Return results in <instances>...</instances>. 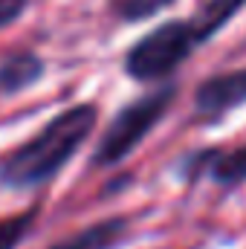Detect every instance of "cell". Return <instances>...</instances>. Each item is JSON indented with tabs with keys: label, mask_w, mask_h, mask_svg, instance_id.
<instances>
[{
	"label": "cell",
	"mask_w": 246,
	"mask_h": 249,
	"mask_svg": "<svg viewBox=\"0 0 246 249\" xmlns=\"http://www.w3.org/2000/svg\"><path fill=\"white\" fill-rule=\"evenodd\" d=\"M174 96H177V87L165 84L154 93H145V96L127 102L105 127V133L90 157V168H113V165L124 162L148 139V133L157 127V122L168 113Z\"/></svg>",
	"instance_id": "cell-2"
},
{
	"label": "cell",
	"mask_w": 246,
	"mask_h": 249,
	"mask_svg": "<svg viewBox=\"0 0 246 249\" xmlns=\"http://www.w3.org/2000/svg\"><path fill=\"white\" fill-rule=\"evenodd\" d=\"M203 174H209L217 186H241L246 183V145L238 151H206V165Z\"/></svg>",
	"instance_id": "cell-8"
},
{
	"label": "cell",
	"mask_w": 246,
	"mask_h": 249,
	"mask_svg": "<svg viewBox=\"0 0 246 249\" xmlns=\"http://www.w3.org/2000/svg\"><path fill=\"white\" fill-rule=\"evenodd\" d=\"M127 235H130L127 217H105L58 244H53L50 249H116L127 241Z\"/></svg>",
	"instance_id": "cell-5"
},
{
	"label": "cell",
	"mask_w": 246,
	"mask_h": 249,
	"mask_svg": "<svg viewBox=\"0 0 246 249\" xmlns=\"http://www.w3.org/2000/svg\"><path fill=\"white\" fill-rule=\"evenodd\" d=\"M26 12V0H0V29L12 26Z\"/></svg>",
	"instance_id": "cell-11"
},
{
	"label": "cell",
	"mask_w": 246,
	"mask_h": 249,
	"mask_svg": "<svg viewBox=\"0 0 246 249\" xmlns=\"http://www.w3.org/2000/svg\"><path fill=\"white\" fill-rule=\"evenodd\" d=\"M246 105V67L206 78L194 90V110L206 122H217Z\"/></svg>",
	"instance_id": "cell-4"
},
{
	"label": "cell",
	"mask_w": 246,
	"mask_h": 249,
	"mask_svg": "<svg viewBox=\"0 0 246 249\" xmlns=\"http://www.w3.org/2000/svg\"><path fill=\"white\" fill-rule=\"evenodd\" d=\"M35 217H38V206L26 209V212H18L12 217H0V249H15L23 235L35 226Z\"/></svg>",
	"instance_id": "cell-9"
},
{
	"label": "cell",
	"mask_w": 246,
	"mask_h": 249,
	"mask_svg": "<svg viewBox=\"0 0 246 249\" xmlns=\"http://www.w3.org/2000/svg\"><path fill=\"white\" fill-rule=\"evenodd\" d=\"M171 3L174 0H113V12L124 20H145Z\"/></svg>",
	"instance_id": "cell-10"
},
{
	"label": "cell",
	"mask_w": 246,
	"mask_h": 249,
	"mask_svg": "<svg viewBox=\"0 0 246 249\" xmlns=\"http://www.w3.org/2000/svg\"><path fill=\"white\" fill-rule=\"evenodd\" d=\"M99 119L96 105H75L61 110L44 124L32 139L20 142L0 157V186L12 191L41 188L58 177L64 165L78 154Z\"/></svg>",
	"instance_id": "cell-1"
},
{
	"label": "cell",
	"mask_w": 246,
	"mask_h": 249,
	"mask_svg": "<svg viewBox=\"0 0 246 249\" xmlns=\"http://www.w3.org/2000/svg\"><path fill=\"white\" fill-rule=\"evenodd\" d=\"M244 6H246V0H203V6L197 9V15L188 18V26L194 32L197 44L211 41Z\"/></svg>",
	"instance_id": "cell-7"
},
{
	"label": "cell",
	"mask_w": 246,
	"mask_h": 249,
	"mask_svg": "<svg viewBox=\"0 0 246 249\" xmlns=\"http://www.w3.org/2000/svg\"><path fill=\"white\" fill-rule=\"evenodd\" d=\"M44 72V61L35 53H12L0 61V96H15L32 87Z\"/></svg>",
	"instance_id": "cell-6"
},
{
	"label": "cell",
	"mask_w": 246,
	"mask_h": 249,
	"mask_svg": "<svg viewBox=\"0 0 246 249\" xmlns=\"http://www.w3.org/2000/svg\"><path fill=\"white\" fill-rule=\"evenodd\" d=\"M197 38L188 20H165L142 35L124 55V72L133 81H159L168 78L180 64L197 50Z\"/></svg>",
	"instance_id": "cell-3"
}]
</instances>
